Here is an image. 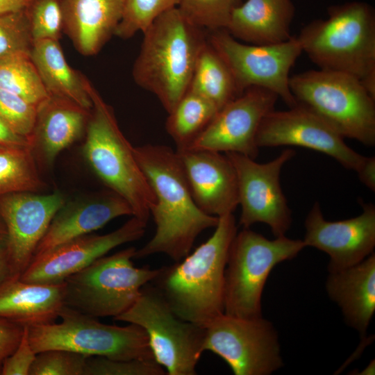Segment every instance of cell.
<instances>
[{"instance_id": "12", "label": "cell", "mask_w": 375, "mask_h": 375, "mask_svg": "<svg viewBox=\"0 0 375 375\" xmlns=\"http://www.w3.org/2000/svg\"><path fill=\"white\" fill-rule=\"evenodd\" d=\"M204 328V351L222 358L235 375H269L283 366L278 333L262 316L222 313Z\"/></svg>"}, {"instance_id": "27", "label": "cell", "mask_w": 375, "mask_h": 375, "mask_svg": "<svg viewBox=\"0 0 375 375\" xmlns=\"http://www.w3.org/2000/svg\"><path fill=\"white\" fill-rule=\"evenodd\" d=\"M189 90L218 110L240 95L229 69L208 40L199 54Z\"/></svg>"}, {"instance_id": "22", "label": "cell", "mask_w": 375, "mask_h": 375, "mask_svg": "<svg viewBox=\"0 0 375 375\" xmlns=\"http://www.w3.org/2000/svg\"><path fill=\"white\" fill-rule=\"evenodd\" d=\"M124 0H61L62 32L82 55L97 54L115 34Z\"/></svg>"}, {"instance_id": "34", "label": "cell", "mask_w": 375, "mask_h": 375, "mask_svg": "<svg viewBox=\"0 0 375 375\" xmlns=\"http://www.w3.org/2000/svg\"><path fill=\"white\" fill-rule=\"evenodd\" d=\"M26 11L0 14V58L28 53L33 46Z\"/></svg>"}, {"instance_id": "32", "label": "cell", "mask_w": 375, "mask_h": 375, "mask_svg": "<svg viewBox=\"0 0 375 375\" xmlns=\"http://www.w3.org/2000/svg\"><path fill=\"white\" fill-rule=\"evenodd\" d=\"M180 0H124L122 18L115 35L128 39L144 32L162 13L176 8Z\"/></svg>"}, {"instance_id": "25", "label": "cell", "mask_w": 375, "mask_h": 375, "mask_svg": "<svg viewBox=\"0 0 375 375\" xmlns=\"http://www.w3.org/2000/svg\"><path fill=\"white\" fill-rule=\"evenodd\" d=\"M294 11L291 0H247L233 10L226 30L251 44L281 43L292 37Z\"/></svg>"}, {"instance_id": "11", "label": "cell", "mask_w": 375, "mask_h": 375, "mask_svg": "<svg viewBox=\"0 0 375 375\" xmlns=\"http://www.w3.org/2000/svg\"><path fill=\"white\" fill-rule=\"evenodd\" d=\"M209 43L229 69L237 90L256 86L277 94L288 108L297 104L290 87V72L303 53L297 36L274 44L243 43L226 30L207 31Z\"/></svg>"}, {"instance_id": "1", "label": "cell", "mask_w": 375, "mask_h": 375, "mask_svg": "<svg viewBox=\"0 0 375 375\" xmlns=\"http://www.w3.org/2000/svg\"><path fill=\"white\" fill-rule=\"evenodd\" d=\"M134 152L156 198L151 211L155 233L136 249L134 258L160 253L177 262L190 253L203 231L216 227L219 217L205 213L194 202L176 150L147 144L134 147Z\"/></svg>"}, {"instance_id": "39", "label": "cell", "mask_w": 375, "mask_h": 375, "mask_svg": "<svg viewBox=\"0 0 375 375\" xmlns=\"http://www.w3.org/2000/svg\"><path fill=\"white\" fill-rule=\"evenodd\" d=\"M24 327L6 319L0 318V374L4 360L19 344Z\"/></svg>"}, {"instance_id": "30", "label": "cell", "mask_w": 375, "mask_h": 375, "mask_svg": "<svg viewBox=\"0 0 375 375\" xmlns=\"http://www.w3.org/2000/svg\"><path fill=\"white\" fill-rule=\"evenodd\" d=\"M0 88L20 96L37 107L50 96L28 53L0 58Z\"/></svg>"}, {"instance_id": "10", "label": "cell", "mask_w": 375, "mask_h": 375, "mask_svg": "<svg viewBox=\"0 0 375 375\" xmlns=\"http://www.w3.org/2000/svg\"><path fill=\"white\" fill-rule=\"evenodd\" d=\"M115 320L134 324L147 333L154 360L169 375H194L204 352L205 328L178 317L151 283Z\"/></svg>"}, {"instance_id": "19", "label": "cell", "mask_w": 375, "mask_h": 375, "mask_svg": "<svg viewBox=\"0 0 375 375\" xmlns=\"http://www.w3.org/2000/svg\"><path fill=\"white\" fill-rule=\"evenodd\" d=\"M176 151L197 206L217 217L233 213L239 205L238 178L226 154L193 149Z\"/></svg>"}, {"instance_id": "31", "label": "cell", "mask_w": 375, "mask_h": 375, "mask_svg": "<svg viewBox=\"0 0 375 375\" xmlns=\"http://www.w3.org/2000/svg\"><path fill=\"white\" fill-rule=\"evenodd\" d=\"M242 0H180L177 6L183 17L206 31L226 30L233 10Z\"/></svg>"}, {"instance_id": "9", "label": "cell", "mask_w": 375, "mask_h": 375, "mask_svg": "<svg viewBox=\"0 0 375 375\" xmlns=\"http://www.w3.org/2000/svg\"><path fill=\"white\" fill-rule=\"evenodd\" d=\"M59 317L60 323L28 326L29 340L36 353L64 349L88 357L154 360L147 333L138 325L106 324L66 306Z\"/></svg>"}, {"instance_id": "6", "label": "cell", "mask_w": 375, "mask_h": 375, "mask_svg": "<svg viewBox=\"0 0 375 375\" xmlns=\"http://www.w3.org/2000/svg\"><path fill=\"white\" fill-rule=\"evenodd\" d=\"M297 101L322 118L344 138L375 145V99L347 74L308 70L290 76Z\"/></svg>"}, {"instance_id": "7", "label": "cell", "mask_w": 375, "mask_h": 375, "mask_svg": "<svg viewBox=\"0 0 375 375\" xmlns=\"http://www.w3.org/2000/svg\"><path fill=\"white\" fill-rule=\"evenodd\" d=\"M305 247L303 240L285 235L269 240L250 228L238 231L224 271V313L242 318L262 317V294L271 271Z\"/></svg>"}, {"instance_id": "45", "label": "cell", "mask_w": 375, "mask_h": 375, "mask_svg": "<svg viewBox=\"0 0 375 375\" xmlns=\"http://www.w3.org/2000/svg\"><path fill=\"white\" fill-rule=\"evenodd\" d=\"M375 372V362L374 360H372L369 365L360 373H358L356 374H361V375H369V374H374Z\"/></svg>"}, {"instance_id": "37", "label": "cell", "mask_w": 375, "mask_h": 375, "mask_svg": "<svg viewBox=\"0 0 375 375\" xmlns=\"http://www.w3.org/2000/svg\"><path fill=\"white\" fill-rule=\"evenodd\" d=\"M88 356L64 349L36 354L29 375H83Z\"/></svg>"}, {"instance_id": "5", "label": "cell", "mask_w": 375, "mask_h": 375, "mask_svg": "<svg viewBox=\"0 0 375 375\" xmlns=\"http://www.w3.org/2000/svg\"><path fill=\"white\" fill-rule=\"evenodd\" d=\"M92 108L86 127L83 155L108 190L124 199L133 216L148 222L156 204L151 187L130 144L121 131L112 108L85 77Z\"/></svg>"}, {"instance_id": "8", "label": "cell", "mask_w": 375, "mask_h": 375, "mask_svg": "<svg viewBox=\"0 0 375 375\" xmlns=\"http://www.w3.org/2000/svg\"><path fill=\"white\" fill-rule=\"evenodd\" d=\"M130 247L101 256L65 280V306L94 317H119L139 297L159 269L133 265Z\"/></svg>"}, {"instance_id": "3", "label": "cell", "mask_w": 375, "mask_h": 375, "mask_svg": "<svg viewBox=\"0 0 375 375\" xmlns=\"http://www.w3.org/2000/svg\"><path fill=\"white\" fill-rule=\"evenodd\" d=\"M142 33L133 78L169 113L189 89L208 32L188 22L176 7L160 15Z\"/></svg>"}, {"instance_id": "15", "label": "cell", "mask_w": 375, "mask_h": 375, "mask_svg": "<svg viewBox=\"0 0 375 375\" xmlns=\"http://www.w3.org/2000/svg\"><path fill=\"white\" fill-rule=\"evenodd\" d=\"M278 97L253 86L218 110L203 132L188 149L237 153L256 159V135L267 114L274 110Z\"/></svg>"}, {"instance_id": "21", "label": "cell", "mask_w": 375, "mask_h": 375, "mask_svg": "<svg viewBox=\"0 0 375 375\" xmlns=\"http://www.w3.org/2000/svg\"><path fill=\"white\" fill-rule=\"evenodd\" d=\"M90 112L74 101L53 95L40 104L30 138L36 162L51 166L86 130Z\"/></svg>"}, {"instance_id": "36", "label": "cell", "mask_w": 375, "mask_h": 375, "mask_svg": "<svg viewBox=\"0 0 375 375\" xmlns=\"http://www.w3.org/2000/svg\"><path fill=\"white\" fill-rule=\"evenodd\" d=\"M165 369L154 360H117L88 357L83 375H164Z\"/></svg>"}, {"instance_id": "33", "label": "cell", "mask_w": 375, "mask_h": 375, "mask_svg": "<svg viewBox=\"0 0 375 375\" xmlns=\"http://www.w3.org/2000/svg\"><path fill=\"white\" fill-rule=\"evenodd\" d=\"M26 11L33 42L59 41L62 32L61 0H32Z\"/></svg>"}, {"instance_id": "17", "label": "cell", "mask_w": 375, "mask_h": 375, "mask_svg": "<svg viewBox=\"0 0 375 375\" xmlns=\"http://www.w3.org/2000/svg\"><path fill=\"white\" fill-rule=\"evenodd\" d=\"M147 222L131 218L116 230L103 235L86 234L60 244L33 256L19 278L40 283H59L97 258L144 234Z\"/></svg>"}, {"instance_id": "2", "label": "cell", "mask_w": 375, "mask_h": 375, "mask_svg": "<svg viewBox=\"0 0 375 375\" xmlns=\"http://www.w3.org/2000/svg\"><path fill=\"white\" fill-rule=\"evenodd\" d=\"M237 232L233 213L221 216L212 235L192 253L159 268L150 283L178 317L205 328L224 313V271Z\"/></svg>"}, {"instance_id": "42", "label": "cell", "mask_w": 375, "mask_h": 375, "mask_svg": "<svg viewBox=\"0 0 375 375\" xmlns=\"http://www.w3.org/2000/svg\"><path fill=\"white\" fill-rule=\"evenodd\" d=\"M31 1L32 0H0V14L25 10Z\"/></svg>"}, {"instance_id": "14", "label": "cell", "mask_w": 375, "mask_h": 375, "mask_svg": "<svg viewBox=\"0 0 375 375\" xmlns=\"http://www.w3.org/2000/svg\"><path fill=\"white\" fill-rule=\"evenodd\" d=\"M256 144L258 148L295 146L315 150L356 172L366 159L322 118L298 103L288 110L274 109L267 114L259 126Z\"/></svg>"}, {"instance_id": "44", "label": "cell", "mask_w": 375, "mask_h": 375, "mask_svg": "<svg viewBox=\"0 0 375 375\" xmlns=\"http://www.w3.org/2000/svg\"><path fill=\"white\" fill-rule=\"evenodd\" d=\"M7 240V231L5 224L0 217V249L5 248Z\"/></svg>"}, {"instance_id": "18", "label": "cell", "mask_w": 375, "mask_h": 375, "mask_svg": "<svg viewBox=\"0 0 375 375\" xmlns=\"http://www.w3.org/2000/svg\"><path fill=\"white\" fill-rule=\"evenodd\" d=\"M358 216L340 221L325 219L316 201L305 219L306 247H315L330 257L328 272L353 266L372 253L375 247V206L362 203Z\"/></svg>"}, {"instance_id": "4", "label": "cell", "mask_w": 375, "mask_h": 375, "mask_svg": "<svg viewBox=\"0 0 375 375\" xmlns=\"http://www.w3.org/2000/svg\"><path fill=\"white\" fill-rule=\"evenodd\" d=\"M297 36L303 52L320 69L358 78L375 99V14L367 3L333 6Z\"/></svg>"}, {"instance_id": "26", "label": "cell", "mask_w": 375, "mask_h": 375, "mask_svg": "<svg viewBox=\"0 0 375 375\" xmlns=\"http://www.w3.org/2000/svg\"><path fill=\"white\" fill-rule=\"evenodd\" d=\"M30 56L49 95L69 99L86 110H92L85 76L69 65L59 41L33 42Z\"/></svg>"}, {"instance_id": "20", "label": "cell", "mask_w": 375, "mask_h": 375, "mask_svg": "<svg viewBox=\"0 0 375 375\" xmlns=\"http://www.w3.org/2000/svg\"><path fill=\"white\" fill-rule=\"evenodd\" d=\"M133 212L121 197L107 190L65 201L53 216L35 254L75 238L92 233L111 220Z\"/></svg>"}, {"instance_id": "28", "label": "cell", "mask_w": 375, "mask_h": 375, "mask_svg": "<svg viewBox=\"0 0 375 375\" xmlns=\"http://www.w3.org/2000/svg\"><path fill=\"white\" fill-rule=\"evenodd\" d=\"M218 110L213 103L188 89L168 113L165 123L166 131L176 146V150L189 148Z\"/></svg>"}, {"instance_id": "40", "label": "cell", "mask_w": 375, "mask_h": 375, "mask_svg": "<svg viewBox=\"0 0 375 375\" xmlns=\"http://www.w3.org/2000/svg\"><path fill=\"white\" fill-rule=\"evenodd\" d=\"M358 178L370 190L375 191V158L366 157L361 167L356 172Z\"/></svg>"}, {"instance_id": "13", "label": "cell", "mask_w": 375, "mask_h": 375, "mask_svg": "<svg viewBox=\"0 0 375 375\" xmlns=\"http://www.w3.org/2000/svg\"><path fill=\"white\" fill-rule=\"evenodd\" d=\"M226 154L237 174L241 206L239 224L242 228H250L254 224L264 223L275 238L285 235L292 218L281 186L280 174L284 165L295 156L294 150H283L265 163L237 153Z\"/></svg>"}, {"instance_id": "23", "label": "cell", "mask_w": 375, "mask_h": 375, "mask_svg": "<svg viewBox=\"0 0 375 375\" xmlns=\"http://www.w3.org/2000/svg\"><path fill=\"white\" fill-rule=\"evenodd\" d=\"M65 282L40 283L8 276L0 282V318L22 326L54 322L65 306Z\"/></svg>"}, {"instance_id": "43", "label": "cell", "mask_w": 375, "mask_h": 375, "mask_svg": "<svg viewBox=\"0 0 375 375\" xmlns=\"http://www.w3.org/2000/svg\"><path fill=\"white\" fill-rule=\"evenodd\" d=\"M10 276L6 247L0 249V282Z\"/></svg>"}, {"instance_id": "38", "label": "cell", "mask_w": 375, "mask_h": 375, "mask_svg": "<svg viewBox=\"0 0 375 375\" xmlns=\"http://www.w3.org/2000/svg\"><path fill=\"white\" fill-rule=\"evenodd\" d=\"M28 338V326L24 327L20 342L14 351L3 361L1 375H29L36 357Z\"/></svg>"}, {"instance_id": "16", "label": "cell", "mask_w": 375, "mask_h": 375, "mask_svg": "<svg viewBox=\"0 0 375 375\" xmlns=\"http://www.w3.org/2000/svg\"><path fill=\"white\" fill-rule=\"evenodd\" d=\"M40 193L20 192L0 197L10 276L20 277L27 268L53 216L66 201L59 192Z\"/></svg>"}, {"instance_id": "41", "label": "cell", "mask_w": 375, "mask_h": 375, "mask_svg": "<svg viewBox=\"0 0 375 375\" xmlns=\"http://www.w3.org/2000/svg\"><path fill=\"white\" fill-rule=\"evenodd\" d=\"M0 145H30V142L15 133L0 118Z\"/></svg>"}, {"instance_id": "24", "label": "cell", "mask_w": 375, "mask_h": 375, "mask_svg": "<svg viewBox=\"0 0 375 375\" xmlns=\"http://www.w3.org/2000/svg\"><path fill=\"white\" fill-rule=\"evenodd\" d=\"M326 289L341 308L344 322L363 342L375 312V254L342 270L328 272Z\"/></svg>"}, {"instance_id": "29", "label": "cell", "mask_w": 375, "mask_h": 375, "mask_svg": "<svg viewBox=\"0 0 375 375\" xmlns=\"http://www.w3.org/2000/svg\"><path fill=\"white\" fill-rule=\"evenodd\" d=\"M44 186L30 145H0V197L20 192H40Z\"/></svg>"}, {"instance_id": "35", "label": "cell", "mask_w": 375, "mask_h": 375, "mask_svg": "<svg viewBox=\"0 0 375 375\" xmlns=\"http://www.w3.org/2000/svg\"><path fill=\"white\" fill-rule=\"evenodd\" d=\"M37 106L20 96L0 88V118L17 134L30 142Z\"/></svg>"}]
</instances>
